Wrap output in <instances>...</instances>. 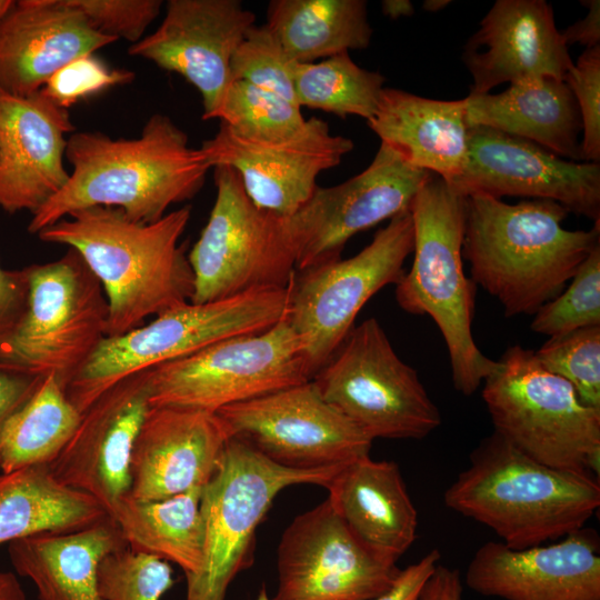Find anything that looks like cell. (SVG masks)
<instances>
[{
	"label": "cell",
	"instance_id": "obj_9",
	"mask_svg": "<svg viewBox=\"0 0 600 600\" xmlns=\"http://www.w3.org/2000/svg\"><path fill=\"white\" fill-rule=\"evenodd\" d=\"M342 468L287 469L231 437L202 489L203 563L197 576L186 578V600H224L231 581L253 561L257 528L276 496L293 484L326 488Z\"/></svg>",
	"mask_w": 600,
	"mask_h": 600
},
{
	"label": "cell",
	"instance_id": "obj_37",
	"mask_svg": "<svg viewBox=\"0 0 600 600\" xmlns=\"http://www.w3.org/2000/svg\"><path fill=\"white\" fill-rule=\"evenodd\" d=\"M534 356L568 381L586 406L600 410V326L550 337Z\"/></svg>",
	"mask_w": 600,
	"mask_h": 600
},
{
	"label": "cell",
	"instance_id": "obj_7",
	"mask_svg": "<svg viewBox=\"0 0 600 600\" xmlns=\"http://www.w3.org/2000/svg\"><path fill=\"white\" fill-rule=\"evenodd\" d=\"M290 288L254 290L207 303L187 302L124 334L106 337L66 387V396L83 412L128 376L230 337L267 330L287 318Z\"/></svg>",
	"mask_w": 600,
	"mask_h": 600
},
{
	"label": "cell",
	"instance_id": "obj_13",
	"mask_svg": "<svg viewBox=\"0 0 600 600\" xmlns=\"http://www.w3.org/2000/svg\"><path fill=\"white\" fill-rule=\"evenodd\" d=\"M412 250L413 223L408 209L391 218L356 256L296 272L286 320L300 339L313 376L353 329L368 300L400 281Z\"/></svg>",
	"mask_w": 600,
	"mask_h": 600
},
{
	"label": "cell",
	"instance_id": "obj_4",
	"mask_svg": "<svg viewBox=\"0 0 600 600\" xmlns=\"http://www.w3.org/2000/svg\"><path fill=\"white\" fill-rule=\"evenodd\" d=\"M443 502L520 550L583 528L600 506V484L594 476L542 464L493 431L472 450Z\"/></svg>",
	"mask_w": 600,
	"mask_h": 600
},
{
	"label": "cell",
	"instance_id": "obj_15",
	"mask_svg": "<svg viewBox=\"0 0 600 600\" xmlns=\"http://www.w3.org/2000/svg\"><path fill=\"white\" fill-rule=\"evenodd\" d=\"M429 176L380 143L363 171L337 186L317 187L296 213L283 217L297 271L339 259L350 238L408 210Z\"/></svg>",
	"mask_w": 600,
	"mask_h": 600
},
{
	"label": "cell",
	"instance_id": "obj_49",
	"mask_svg": "<svg viewBox=\"0 0 600 600\" xmlns=\"http://www.w3.org/2000/svg\"><path fill=\"white\" fill-rule=\"evenodd\" d=\"M383 14L391 19L410 17L414 13V8L409 0H383L381 2Z\"/></svg>",
	"mask_w": 600,
	"mask_h": 600
},
{
	"label": "cell",
	"instance_id": "obj_17",
	"mask_svg": "<svg viewBox=\"0 0 600 600\" xmlns=\"http://www.w3.org/2000/svg\"><path fill=\"white\" fill-rule=\"evenodd\" d=\"M450 183L463 196L524 197L560 203L568 212L600 221V164L563 159L501 131L469 129L468 154Z\"/></svg>",
	"mask_w": 600,
	"mask_h": 600
},
{
	"label": "cell",
	"instance_id": "obj_34",
	"mask_svg": "<svg viewBox=\"0 0 600 600\" xmlns=\"http://www.w3.org/2000/svg\"><path fill=\"white\" fill-rule=\"evenodd\" d=\"M386 78L359 67L343 52L319 62L298 63L294 91L299 107L367 121L376 113Z\"/></svg>",
	"mask_w": 600,
	"mask_h": 600
},
{
	"label": "cell",
	"instance_id": "obj_19",
	"mask_svg": "<svg viewBox=\"0 0 600 600\" xmlns=\"http://www.w3.org/2000/svg\"><path fill=\"white\" fill-rule=\"evenodd\" d=\"M256 14L239 0H169L158 29L128 49L176 72L200 93L203 120L214 119L232 82L230 63Z\"/></svg>",
	"mask_w": 600,
	"mask_h": 600
},
{
	"label": "cell",
	"instance_id": "obj_41",
	"mask_svg": "<svg viewBox=\"0 0 600 600\" xmlns=\"http://www.w3.org/2000/svg\"><path fill=\"white\" fill-rule=\"evenodd\" d=\"M98 32L132 44L159 16L161 0H68Z\"/></svg>",
	"mask_w": 600,
	"mask_h": 600
},
{
	"label": "cell",
	"instance_id": "obj_28",
	"mask_svg": "<svg viewBox=\"0 0 600 600\" xmlns=\"http://www.w3.org/2000/svg\"><path fill=\"white\" fill-rule=\"evenodd\" d=\"M464 103L469 129H494L532 141L563 159L583 161L580 112L563 80H521L497 94H469Z\"/></svg>",
	"mask_w": 600,
	"mask_h": 600
},
{
	"label": "cell",
	"instance_id": "obj_6",
	"mask_svg": "<svg viewBox=\"0 0 600 600\" xmlns=\"http://www.w3.org/2000/svg\"><path fill=\"white\" fill-rule=\"evenodd\" d=\"M482 399L494 432L529 458L599 478L600 410L546 370L534 351L508 348L483 380Z\"/></svg>",
	"mask_w": 600,
	"mask_h": 600
},
{
	"label": "cell",
	"instance_id": "obj_48",
	"mask_svg": "<svg viewBox=\"0 0 600 600\" xmlns=\"http://www.w3.org/2000/svg\"><path fill=\"white\" fill-rule=\"evenodd\" d=\"M0 600H27L21 583L10 571H0Z\"/></svg>",
	"mask_w": 600,
	"mask_h": 600
},
{
	"label": "cell",
	"instance_id": "obj_52",
	"mask_svg": "<svg viewBox=\"0 0 600 600\" xmlns=\"http://www.w3.org/2000/svg\"><path fill=\"white\" fill-rule=\"evenodd\" d=\"M256 600H272V599H270V597L268 594L266 584H262L261 589L258 592V596H257Z\"/></svg>",
	"mask_w": 600,
	"mask_h": 600
},
{
	"label": "cell",
	"instance_id": "obj_12",
	"mask_svg": "<svg viewBox=\"0 0 600 600\" xmlns=\"http://www.w3.org/2000/svg\"><path fill=\"white\" fill-rule=\"evenodd\" d=\"M312 382L373 440H419L441 424L418 372L399 358L376 318L353 327Z\"/></svg>",
	"mask_w": 600,
	"mask_h": 600
},
{
	"label": "cell",
	"instance_id": "obj_36",
	"mask_svg": "<svg viewBox=\"0 0 600 600\" xmlns=\"http://www.w3.org/2000/svg\"><path fill=\"white\" fill-rule=\"evenodd\" d=\"M570 284L534 314L530 328L550 337L600 326V244L580 264Z\"/></svg>",
	"mask_w": 600,
	"mask_h": 600
},
{
	"label": "cell",
	"instance_id": "obj_25",
	"mask_svg": "<svg viewBox=\"0 0 600 600\" xmlns=\"http://www.w3.org/2000/svg\"><path fill=\"white\" fill-rule=\"evenodd\" d=\"M114 41L68 0L14 1L0 21V92H37L70 61Z\"/></svg>",
	"mask_w": 600,
	"mask_h": 600
},
{
	"label": "cell",
	"instance_id": "obj_11",
	"mask_svg": "<svg viewBox=\"0 0 600 600\" xmlns=\"http://www.w3.org/2000/svg\"><path fill=\"white\" fill-rule=\"evenodd\" d=\"M213 179V207L188 254L193 273L191 302L290 287L296 256L283 217L257 207L232 168L214 167Z\"/></svg>",
	"mask_w": 600,
	"mask_h": 600
},
{
	"label": "cell",
	"instance_id": "obj_24",
	"mask_svg": "<svg viewBox=\"0 0 600 600\" xmlns=\"http://www.w3.org/2000/svg\"><path fill=\"white\" fill-rule=\"evenodd\" d=\"M74 131L68 109L41 90L0 92V208L34 214L67 183L66 136Z\"/></svg>",
	"mask_w": 600,
	"mask_h": 600
},
{
	"label": "cell",
	"instance_id": "obj_38",
	"mask_svg": "<svg viewBox=\"0 0 600 600\" xmlns=\"http://www.w3.org/2000/svg\"><path fill=\"white\" fill-rule=\"evenodd\" d=\"M297 66L267 24H254L236 49L230 69L232 81L269 90L299 106L294 91Z\"/></svg>",
	"mask_w": 600,
	"mask_h": 600
},
{
	"label": "cell",
	"instance_id": "obj_27",
	"mask_svg": "<svg viewBox=\"0 0 600 600\" xmlns=\"http://www.w3.org/2000/svg\"><path fill=\"white\" fill-rule=\"evenodd\" d=\"M381 143L408 164L457 178L467 160L469 127L462 100H436L383 88L376 113L367 121Z\"/></svg>",
	"mask_w": 600,
	"mask_h": 600
},
{
	"label": "cell",
	"instance_id": "obj_26",
	"mask_svg": "<svg viewBox=\"0 0 600 600\" xmlns=\"http://www.w3.org/2000/svg\"><path fill=\"white\" fill-rule=\"evenodd\" d=\"M326 489L347 528L373 553L397 562L414 542L418 511L396 462L362 457L344 466Z\"/></svg>",
	"mask_w": 600,
	"mask_h": 600
},
{
	"label": "cell",
	"instance_id": "obj_44",
	"mask_svg": "<svg viewBox=\"0 0 600 600\" xmlns=\"http://www.w3.org/2000/svg\"><path fill=\"white\" fill-rule=\"evenodd\" d=\"M439 560V551L430 550L418 562L400 569L391 586L372 600H421L423 588Z\"/></svg>",
	"mask_w": 600,
	"mask_h": 600
},
{
	"label": "cell",
	"instance_id": "obj_29",
	"mask_svg": "<svg viewBox=\"0 0 600 600\" xmlns=\"http://www.w3.org/2000/svg\"><path fill=\"white\" fill-rule=\"evenodd\" d=\"M127 546L108 516L86 528L43 532L9 543L16 572L29 579L39 600H103L98 583L100 563Z\"/></svg>",
	"mask_w": 600,
	"mask_h": 600
},
{
	"label": "cell",
	"instance_id": "obj_10",
	"mask_svg": "<svg viewBox=\"0 0 600 600\" xmlns=\"http://www.w3.org/2000/svg\"><path fill=\"white\" fill-rule=\"evenodd\" d=\"M312 378L301 341L284 319L149 369V404L217 412Z\"/></svg>",
	"mask_w": 600,
	"mask_h": 600
},
{
	"label": "cell",
	"instance_id": "obj_46",
	"mask_svg": "<svg viewBox=\"0 0 600 600\" xmlns=\"http://www.w3.org/2000/svg\"><path fill=\"white\" fill-rule=\"evenodd\" d=\"M581 3L588 7L587 16L560 31L561 37L567 46L580 43L586 49L600 46V1L587 0Z\"/></svg>",
	"mask_w": 600,
	"mask_h": 600
},
{
	"label": "cell",
	"instance_id": "obj_47",
	"mask_svg": "<svg viewBox=\"0 0 600 600\" xmlns=\"http://www.w3.org/2000/svg\"><path fill=\"white\" fill-rule=\"evenodd\" d=\"M460 572L439 563L427 581L421 600H462Z\"/></svg>",
	"mask_w": 600,
	"mask_h": 600
},
{
	"label": "cell",
	"instance_id": "obj_5",
	"mask_svg": "<svg viewBox=\"0 0 600 600\" xmlns=\"http://www.w3.org/2000/svg\"><path fill=\"white\" fill-rule=\"evenodd\" d=\"M413 260L396 284V300L408 313L428 314L448 349L453 387L473 394L496 360L486 357L472 334L476 283L463 270L466 196L430 173L409 208Z\"/></svg>",
	"mask_w": 600,
	"mask_h": 600
},
{
	"label": "cell",
	"instance_id": "obj_20",
	"mask_svg": "<svg viewBox=\"0 0 600 600\" xmlns=\"http://www.w3.org/2000/svg\"><path fill=\"white\" fill-rule=\"evenodd\" d=\"M149 369L128 376L83 412L70 440L48 464L61 484L89 494L110 516L130 490L132 448L150 408Z\"/></svg>",
	"mask_w": 600,
	"mask_h": 600
},
{
	"label": "cell",
	"instance_id": "obj_35",
	"mask_svg": "<svg viewBox=\"0 0 600 600\" xmlns=\"http://www.w3.org/2000/svg\"><path fill=\"white\" fill-rule=\"evenodd\" d=\"M214 119L238 137L257 142L289 140L307 123L299 106L240 80L230 83Z\"/></svg>",
	"mask_w": 600,
	"mask_h": 600
},
{
	"label": "cell",
	"instance_id": "obj_31",
	"mask_svg": "<svg viewBox=\"0 0 600 600\" xmlns=\"http://www.w3.org/2000/svg\"><path fill=\"white\" fill-rule=\"evenodd\" d=\"M202 489L159 500L127 494L110 518L130 549L174 562L186 578L193 577L203 563Z\"/></svg>",
	"mask_w": 600,
	"mask_h": 600
},
{
	"label": "cell",
	"instance_id": "obj_22",
	"mask_svg": "<svg viewBox=\"0 0 600 600\" xmlns=\"http://www.w3.org/2000/svg\"><path fill=\"white\" fill-rule=\"evenodd\" d=\"M230 438L216 412L150 407L132 448L128 494L159 500L203 488L217 473Z\"/></svg>",
	"mask_w": 600,
	"mask_h": 600
},
{
	"label": "cell",
	"instance_id": "obj_18",
	"mask_svg": "<svg viewBox=\"0 0 600 600\" xmlns=\"http://www.w3.org/2000/svg\"><path fill=\"white\" fill-rule=\"evenodd\" d=\"M353 147L351 139L332 134L326 121L312 117L298 134L280 142L246 140L220 122L199 149L211 168H232L257 207L290 217L312 196L319 174L337 167Z\"/></svg>",
	"mask_w": 600,
	"mask_h": 600
},
{
	"label": "cell",
	"instance_id": "obj_40",
	"mask_svg": "<svg viewBox=\"0 0 600 600\" xmlns=\"http://www.w3.org/2000/svg\"><path fill=\"white\" fill-rule=\"evenodd\" d=\"M133 78V72L111 69L90 53L70 61L54 72L41 91L58 106L68 109L110 87L129 83Z\"/></svg>",
	"mask_w": 600,
	"mask_h": 600
},
{
	"label": "cell",
	"instance_id": "obj_14",
	"mask_svg": "<svg viewBox=\"0 0 600 600\" xmlns=\"http://www.w3.org/2000/svg\"><path fill=\"white\" fill-rule=\"evenodd\" d=\"M234 437L292 470L342 468L369 456L371 439L328 403L312 380L216 412Z\"/></svg>",
	"mask_w": 600,
	"mask_h": 600
},
{
	"label": "cell",
	"instance_id": "obj_51",
	"mask_svg": "<svg viewBox=\"0 0 600 600\" xmlns=\"http://www.w3.org/2000/svg\"><path fill=\"white\" fill-rule=\"evenodd\" d=\"M13 2L12 0H0V21L12 7Z\"/></svg>",
	"mask_w": 600,
	"mask_h": 600
},
{
	"label": "cell",
	"instance_id": "obj_23",
	"mask_svg": "<svg viewBox=\"0 0 600 600\" xmlns=\"http://www.w3.org/2000/svg\"><path fill=\"white\" fill-rule=\"evenodd\" d=\"M461 58L472 77L469 94L533 78L564 80L574 63L544 0L496 1Z\"/></svg>",
	"mask_w": 600,
	"mask_h": 600
},
{
	"label": "cell",
	"instance_id": "obj_43",
	"mask_svg": "<svg viewBox=\"0 0 600 600\" xmlns=\"http://www.w3.org/2000/svg\"><path fill=\"white\" fill-rule=\"evenodd\" d=\"M28 299L26 268L7 270L0 263V342L4 340L20 321Z\"/></svg>",
	"mask_w": 600,
	"mask_h": 600
},
{
	"label": "cell",
	"instance_id": "obj_39",
	"mask_svg": "<svg viewBox=\"0 0 600 600\" xmlns=\"http://www.w3.org/2000/svg\"><path fill=\"white\" fill-rule=\"evenodd\" d=\"M98 583L103 600H160L174 579L168 561L124 546L104 557Z\"/></svg>",
	"mask_w": 600,
	"mask_h": 600
},
{
	"label": "cell",
	"instance_id": "obj_16",
	"mask_svg": "<svg viewBox=\"0 0 600 600\" xmlns=\"http://www.w3.org/2000/svg\"><path fill=\"white\" fill-rule=\"evenodd\" d=\"M399 571L364 547L326 499L283 531L272 600H372Z\"/></svg>",
	"mask_w": 600,
	"mask_h": 600
},
{
	"label": "cell",
	"instance_id": "obj_33",
	"mask_svg": "<svg viewBox=\"0 0 600 600\" xmlns=\"http://www.w3.org/2000/svg\"><path fill=\"white\" fill-rule=\"evenodd\" d=\"M81 412L53 374L8 419L0 436V471L48 466L76 431Z\"/></svg>",
	"mask_w": 600,
	"mask_h": 600
},
{
	"label": "cell",
	"instance_id": "obj_3",
	"mask_svg": "<svg viewBox=\"0 0 600 600\" xmlns=\"http://www.w3.org/2000/svg\"><path fill=\"white\" fill-rule=\"evenodd\" d=\"M568 213L547 199L509 204L482 193L466 197L462 257L471 280L507 318L534 314L559 296L600 244V221L591 230H568Z\"/></svg>",
	"mask_w": 600,
	"mask_h": 600
},
{
	"label": "cell",
	"instance_id": "obj_1",
	"mask_svg": "<svg viewBox=\"0 0 600 600\" xmlns=\"http://www.w3.org/2000/svg\"><path fill=\"white\" fill-rule=\"evenodd\" d=\"M64 157L72 167L69 179L32 214L30 233L90 207H116L133 221H158L171 206L192 199L211 169L187 133L161 113L151 116L133 139L72 133Z\"/></svg>",
	"mask_w": 600,
	"mask_h": 600
},
{
	"label": "cell",
	"instance_id": "obj_50",
	"mask_svg": "<svg viewBox=\"0 0 600 600\" xmlns=\"http://www.w3.org/2000/svg\"><path fill=\"white\" fill-rule=\"evenodd\" d=\"M451 1L449 0H426L422 4L423 9L429 12H437L439 10H442L448 4H450Z\"/></svg>",
	"mask_w": 600,
	"mask_h": 600
},
{
	"label": "cell",
	"instance_id": "obj_21",
	"mask_svg": "<svg viewBox=\"0 0 600 600\" xmlns=\"http://www.w3.org/2000/svg\"><path fill=\"white\" fill-rule=\"evenodd\" d=\"M599 547L597 531L584 527L520 550L488 541L470 560L466 584L503 600H600Z\"/></svg>",
	"mask_w": 600,
	"mask_h": 600
},
{
	"label": "cell",
	"instance_id": "obj_8",
	"mask_svg": "<svg viewBox=\"0 0 600 600\" xmlns=\"http://www.w3.org/2000/svg\"><path fill=\"white\" fill-rule=\"evenodd\" d=\"M26 271L27 307L0 342V369L41 378L53 374L66 389L107 337L104 291L71 248Z\"/></svg>",
	"mask_w": 600,
	"mask_h": 600
},
{
	"label": "cell",
	"instance_id": "obj_42",
	"mask_svg": "<svg viewBox=\"0 0 600 600\" xmlns=\"http://www.w3.org/2000/svg\"><path fill=\"white\" fill-rule=\"evenodd\" d=\"M570 88L582 122L584 162L600 160V46L586 49L563 80Z\"/></svg>",
	"mask_w": 600,
	"mask_h": 600
},
{
	"label": "cell",
	"instance_id": "obj_30",
	"mask_svg": "<svg viewBox=\"0 0 600 600\" xmlns=\"http://www.w3.org/2000/svg\"><path fill=\"white\" fill-rule=\"evenodd\" d=\"M108 516L92 497L58 482L48 466L0 471V546L43 532L79 530Z\"/></svg>",
	"mask_w": 600,
	"mask_h": 600
},
{
	"label": "cell",
	"instance_id": "obj_2",
	"mask_svg": "<svg viewBox=\"0 0 600 600\" xmlns=\"http://www.w3.org/2000/svg\"><path fill=\"white\" fill-rule=\"evenodd\" d=\"M191 216L184 206L154 222L133 221L120 208L90 207L40 230L47 243L76 250L108 302L107 337L124 334L191 302L193 273L179 240Z\"/></svg>",
	"mask_w": 600,
	"mask_h": 600
},
{
	"label": "cell",
	"instance_id": "obj_32",
	"mask_svg": "<svg viewBox=\"0 0 600 600\" xmlns=\"http://www.w3.org/2000/svg\"><path fill=\"white\" fill-rule=\"evenodd\" d=\"M266 24L298 63L367 49L373 32L364 0H272Z\"/></svg>",
	"mask_w": 600,
	"mask_h": 600
},
{
	"label": "cell",
	"instance_id": "obj_45",
	"mask_svg": "<svg viewBox=\"0 0 600 600\" xmlns=\"http://www.w3.org/2000/svg\"><path fill=\"white\" fill-rule=\"evenodd\" d=\"M41 380L0 369V436L8 419L31 397Z\"/></svg>",
	"mask_w": 600,
	"mask_h": 600
}]
</instances>
